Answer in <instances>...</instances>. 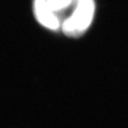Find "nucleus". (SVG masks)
<instances>
[{
  "label": "nucleus",
  "mask_w": 128,
  "mask_h": 128,
  "mask_svg": "<svg viewBox=\"0 0 128 128\" xmlns=\"http://www.w3.org/2000/svg\"><path fill=\"white\" fill-rule=\"evenodd\" d=\"M75 10L63 22L62 32L70 37H79L90 27L93 21L95 3L94 0H74Z\"/></svg>",
  "instance_id": "obj_1"
},
{
  "label": "nucleus",
  "mask_w": 128,
  "mask_h": 128,
  "mask_svg": "<svg viewBox=\"0 0 128 128\" xmlns=\"http://www.w3.org/2000/svg\"><path fill=\"white\" fill-rule=\"evenodd\" d=\"M34 12L37 20L46 28L56 30L60 27L58 18L48 6L46 0H35Z\"/></svg>",
  "instance_id": "obj_2"
},
{
  "label": "nucleus",
  "mask_w": 128,
  "mask_h": 128,
  "mask_svg": "<svg viewBox=\"0 0 128 128\" xmlns=\"http://www.w3.org/2000/svg\"><path fill=\"white\" fill-rule=\"evenodd\" d=\"M50 8L55 12H60L69 7L74 0H46Z\"/></svg>",
  "instance_id": "obj_3"
}]
</instances>
